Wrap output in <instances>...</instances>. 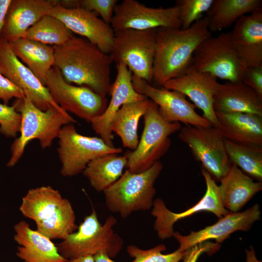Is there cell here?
<instances>
[{"instance_id":"obj_25","label":"cell","mask_w":262,"mask_h":262,"mask_svg":"<svg viewBox=\"0 0 262 262\" xmlns=\"http://www.w3.org/2000/svg\"><path fill=\"white\" fill-rule=\"evenodd\" d=\"M215 112L262 115V97L242 82L219 83L213 98Z\"/></svg>"},{"instance_id":"obj_3","label":"cell","mask_w":262,"mask_h":262,"mask_svg":"<svg viewBox=\"0 0 262 262\" xmlns=\"http://www.w3.org/2000/svg\"><path fill=\"white\" fill-rule=\"evenodd\" d=\"M25 217L35 223L36 230L50 239H65L78 229L70 201L50 186L28 190L19 207Z\"/></svg>"},{"instance_id":"obj_40","label":"cell","mask_w":262,"mask_h":262,"mask_svg":"<svg viewBox=\"0 0 262 262\" xmlns=\"http://www.w3.org/2000/svg\"><path fill=\"white\" fill-rule=\"evenodd\" d=\"M12 0H0V37Z\"/></svg>"},{"instance_id":"obj_21","label":"cell","mask_w":262,"mask_h":262,"mask_svg":"<svg viewBox=\"0 0 262 262\" xmlns=\"http://www.w3.org/2000/svg\"><path fill=\"white\" fill-rule=\"evenodd\" d=\"M231 32L232 45L244 71L262 66V8L241 17Z\"/></svg>"},{"instance_id":"obj_28","label":"cell","mask_w":262,"mask_h":262,"mask_svg":"<svg viewBox=\"0 0 262 262\" xmlns=\"http://www.w3.org/2000/svg\"><path fill=\"white\" fill-rule=\"evenodd\" d=\"M261 8L262 0H214L206 13L208 29L211 33L221 31Z\"/></svg>"},{"instance_id":"obj_7","label":"cell","mask_w":262,"mask_h":262,"mask_svg":"<svg viewBox=\"0 0 262 262\" xmlns=\"http://www.w3.org/2000/svg\"><path fill=\"white\" fill-rule=\"evenodd\" d=\"M144 116V128L136 148L127 152V169L137 173L149 168L159 161L171 145L169 136L181 129L180 123H169L160 116L157 105L150 103Z\"/></svg>"},{"instance_id":"obj_29","label":"cell","mask_w":262,"mask_h":262,"mask_svg":"<svg viewBox=\"0 0 262 262\" xmlns=\"http://www.w3.org/2000/svg\"><path fill=\"white\" fill-rule=\"evenodd\" d=\"M150 99L129 102L123 105L114 115L111 129L120 137L123 146L132 151L139 143L137 128L139 121L145 114Z\"/></svg>"},{"instance_id":"obj_30","label":"cell","mask_w":262,"mask_h":262,"mask_svg":"<svg viewBox=\"0 0 262 262\" xmlns=\"http://www.w3.org/2000/svg\"><path fill=\"white\" fill-rule=\"evenodd\" d=\"M127 162L125 155L106 154L91 161L82 173L96 191L103 192L122 176Z\"/></svg>"},{"instance_id":"obj_2","label":"cell","mask_w":262,"mask_h":262,"mask_svg":"<svg viewBox=\"0 0 262 262\" xmlns=\"http://www.w3.org/2000/svg\"><path fill=\"white\" fill-rule=\"evenodd\" d=\"M210 36L206 16L186 29L157 28L153 67L155 87H162L169 80L187 72L196 48Z\"/></svg>"},{"instance_id":"obj_34","label":"cell","mask_w":262,"mask_h":262,"mask_svg":"<svg viewBox=\"0 0 262 262\" xmlns=\"http://www.w3.org/2000/svg\"><path fill=\"white\" fill-rule=\"evenodd\" d=\"M214 0H177L181 28L186 29L201 19L211 8Z\"/></svg>"},{"instance_id":"obj_13","label":"cell","mask_w":262,"mask_h":262,"mask_svg":"<svg viewBox=\"0 0 262 262\" xmlns=\"http://www.w3.org/2000/svg\"><path fill=\"white\" fill-rule=\"evenodd\" d=\"M110 25L114 31L180 28V9L176 4L168 8H152L136 0H124L115 5Z\"/></svg>"},{"instance_id":"obj_1","label":"cell","mask_w":262,"mask_h":262,"mask_svg":"<svg viewBox=\"0 0 262 262\" xmlns=\"http://www.w3.org/2000/svg\"><path fill=\"white\" fill-rule=\"evenodd\" d=\"M53 48L54 66L67 82L86 87L103 97L110 94L113 62L110 54L103 53L86 38L74 35Z\"/></svg>"},{"instance_id":"obj_12","label":"cell","mask_w":262,"mask_h":262,"mask_svg":"<svg viewBox=\"0 0 262 262\" xmlns=\"http://www.w3.org/2000/svg\"><path fill=\"white\" fill-rule=\"evenodd\" d=\"M178 137L215 181H220L228 172L232 164L224 139L216 128L186 125L180 131Z\"/></svg>"},{"instance_id":"obj_14","label":"cell","mask_w":262,"mask_h":262,"mask_svg":"<svg viewBox=\"0 0 262 262\" xmlns=\"http://www.w3.org/2000/svg\"><path fill=\"white\" fill-rule=\"evenodd\" d=\"M132 83L137 92L157 105L159 114L164 121L182 122L192 126H213L209 121L196 112V106L187 100L181 93L163 87H155L133 75Z\"/></svg>"},{"instance_id":"obj_41","label":"cell","mask_w":262,"mask_h":262,"mask_svg":"<svg viewBox=\"0 0 262 262\" xmlns=\"http://www.w3.org/2000/svg\"><path fill=\"white\" fill-rule=\"evenodd\" d=\"M94 262H115L111 259L108 254L103 251L99 252L93 255Z\"/></svg>"},{"instance_id":"obj_37","label":"cell","mask_w":262,"mask_h":262,"mask_svg":"<svg viewBox=\"0 0 262 262\" xmlns=\"http://www.w3.org/2000/svg\"><path fill=\"white\" fill-rule=\"evenodd\" d=\"M220 245L209 241L197 244L189 247L184 252L183 262H196L200 255L205 252L213 253L217 251Z\"/></svg>"},{"instance_id":"obj_8","label":"cell","mask_w":262,"mask_h":262,"mask_svg":"<svg viewBox=\"0 0 262 262\" xmlns=\"http://www.w3.org/2000/svg\"><path fill=\"white\" fill-rule=\"evenodd\" d=\"M157 29L115 30L110 53L116 65L125 64L133 75L150 84L153 80Z\"/></svg>"},{"instance_id":"obj_23","label":"cell","mask_w":262,"mask_h":262,"mask_svg":"<svg viewBox=\"0 0 262 262\" xmlns=\"http://www.w3.org/2000/svg\"><path fill=\"white\" fill-rule=\"evenodd\" d=\"M14 239L19 245L16 256L24 262H69L62 257L51 239L22 220L16 224Z\"/></svg>"},{"instance_id":"obj_10","label":"cell","mask_w":262,"mask_h":262,"mask_svg":"<svg viewBox=\"0 0 262 262\" xmlns=\"http://www.w3.org/2000/svg\"><path fill=\"white\" fill-rule=\"evenodd\" d=\"M190 70L228 82H242L244 71L232 45L231 32L211 35L202 42L194 53Z\"/></svg>"},{"instance_id":"obj_19","label":"cell","mask_w":262,"mask_h":262,"mask_svg":"<svg viewBox=\"0 0 262 262\" xmlns=\"http://www.w3.org/2000/svg\"><path fill=\"white\" fill-rule=\"evenodd\" d=\"M219 83L210 73L190 70L166 82L163 87L180 92L188 97L203 112L202 116L217 128L219 122L213 107V98Z\"/></svg>"},{"instance_id":"obj_9","label":"cell","mask_w":262,"mask_h":262,"mask_svg":"<svg viewBox=\"0 0 262 262\" xmlns=\"http://www.w3.org/2000/svg\"><path fill=\"white\" fill-rule=\"evenodd\" d=\"M57 138V152L62 165L61 173L65 177H71L82 173L95 159L122 152L121 148L108 145L100 137L79 133L73 124L64 126Z\"/></svg>"},{"instance_id":"obj_4","label":"cell","mask_w":262,"mask_h":262,"mask_svg":"<svg viewBox=\"0 0 262 262\" xmlns=\"http://www.w3.org/2000/svg\"><path fill=\"white\" fill-rule=\"evenodd\" d=\"M13 106L21 115V124L20 135L11 145V156L6 164L9 167L18 163L31 140L38 139L40 147L45 149L51 146L64 126L77 122L61 107L42 111L26 97L16 99Z\"/></svg>"},{"instance_id":"obj_31","label":"cell","mask_w":262,"mask_h":262,"mask_svg":"<svg viewBox=\"0 0 262 262\" xmlns=\"http://www.w3.org/2000/svg\"><path fill=\"white\" fill-rule=\"evenodd\" d=\"M228 157L232 164L259 181L262 180V147L243 145L224 139Z\"/></svg>"},{"instance_id":"obj_5","label":"cell","mask_w":262,"mask_h":262,"mask_svg":"<svg viewBox=\"0 0 262 262\" xmlns=\"http://www.w3.org/2000/svg\"><path fill=\"white\" fill-rule=\"evenodd\" d=\"M163 168V164L158 161L142 172L134 173L127 169L103 191L109 210L118 213L122 218L134 212L149 210L156 193L154 184Z\"/></svg>"},{"instance_id":"obj_15","label":"cell","mask_w":262,"mask_h":262,"mask_svg":"<svg viewBox=\"0 0 262 262\" xmlns=\"http://www.w3.org/2000/svg\"><path fill=\"white\" fill-rule=\"evenodd\" d=\"M205 179L206 191L202 198L195 205L184 212L175 213L165 206L164 201L157 198L153 201L151 214L156 218L154 229L162 240L173 237V225L181 219L201 211H208L221 218L229 211L224 207L220 196L219 186L210 174L201 166Z\"/></svg>"},{"instance_id":"obj_17","label":"cell","mask_w":262,"mask_h":262,"mask_svg":"<svg viewBox=\"0 0 262 262\" xmlns=\"http://www.w3.org/2000/svg\"><path fill=\"white\" fill-rule=\"evenodd\" d=\"M0 65L3 75L23 92L36 107L42 111L60 108L51 98L47 88L33 73L16 56L9 42L0 37Z\"/></svg>"},{"instance_id":"obj_39","label":"cell","mask_w":262,"mask_h":262,"mask_svg":"<svg viewBox=\"0 0 262 262\" xmlns=\"http://www.w3.org/2000/svg\"><path fill=\"white\" fill-rule=\"evenodd\" d=\"M242 82L262 97V66L246 69Z\"/></svg>"},{"instance_id":"obj_35","label":"cell","mask_w":262,"mask_h":262,"mask_svg":"<svg viewBox=\"0 0 262 262\" xmlns=\"http://www.w3.org/2000/svg\"><path fill=\"white\" fill-rule=\"evenodd\" d=\"M21 115L12 105L0 103V132L7 137H15L19 132Z\"/></svg>"},{"instance_id":"obj_18","label":"cell","mask_w":262,"mask_h":262,"mask_svg":"<svg viewBox=\"0 0 262 262\" xmlns=\"http://www.w3.org/2000/svg\"><path fill=\"white\" fill-rule=\"evenodd\" d=\"M260 219V206L255 204L242 212H229L215 224L198 231H191L185 236L176 231L173 237L180 244L178 249L184 252L190 247L210 239H214L218 244L222 243L236 231L248 230L254 222Z\"/></svg>"},{"instance_id":"obj_24","label":"cell","mask_w":262,"mask_h":262,"mask_svg":"<svg viewBox=\"0 0 262 262\" xmlns=\"http://www.w3.org/2000/svg\"><path fill=\"white\" fill-rule=\"evenodd\" d=\"M216 128L223 139L234 143L262 147V115L245 113L215 112Z\"/></svg>"},{"instance_id":"obj_42","label":"cell","mask_w":262,"mask_h":262,"mask_svg":"<svg viewBox=\"0 0 262 262\" xmlns=\"http://www.w3.org/2000/svg\"><path fill=\"white\" fill-rule=\"evenodd\" d=\"M69 262H94L93 255L81 256L69 260Z\"/></svg>"},{"instance_id":"obj_20","label":"cell","mask_w":262,"mask_h":262,"mask_svg":"<svg viewBox=\"0 0 262 262\" xmlns=\"http://www.w3.org/2000/svg\"><path fill=\"white\" fill-rule=\"evenodd\" d=\"M116 66L117 74L111 85V99L103 113L90 122L93 130L111 147L114 146L111 125L116 113L125 104L148 98L135 90L132 83V74L127 66L121 63Z\"/></svg>"},{"instance_id":"obj_11","label":"cell","mask_w":262,"mask_h":262,"mask_svg":"<svg viewBox=\"0 0 262 262\" xmlns=\"http://www.w3.org/2000/svg\"><path fill=\"white\" fill-rule=\"evenodd\" d=\"M44 85L54 102L61 108L89 123L103 114L108 105L105 97L86 87L67 82L54 66L47 74Z\"/></svg>"},{"instance_id":"obj_36","label":"cell","mask_w":262,"mask_h":262,"mask_svg":"<svg viewBox=\"0 0 262 262\" xmlns=\"http://www.w3.org/2000/svg\"><path fill=\"white\" fill-rule=\"evenodd\" d=\"M117 0H79V8L99 15L101 19L110 25Z\"/></svg>"},{"instance_id":"obj_38","label":"cell","mask_w":262,"mask_h":262,"mask_svg":"<svg viewBox=\"0 0 262 262\" xmlns=\"http://www.w3.org/2000/svg\"><path fill=\"white\" fill-rule=\"evenodd\" d=\"M25 97L22 91L9 79L0 73V99L8 105L13 98L21 99Z\"/></svg>"},{"instance_id":"obj_22","label":"cell","mask_w":262,"mask_h":262,"mask_svg":"<svg viewBox=\"0 0 262 262\" xmlns=\"http://www.w3.org/2000/svg\"><path fill=\"white\" fill-rule=\"evenodd\" d=\"M55 4L54 0H12L0 37L9 43L25 38L28 30Z\"/></svg>"},{"instance_id":"obj_27","label":"cell","mask_w":262,"mask_h":262,"mask_svg":"<svg viewBox=\"0 0 262 262\" xmlns=\"http://www.w3.org/2000/svg\"><path fill=\"white\" fill-rule=\"evenodd\" d=\"M9 43L16 56L44 85L46 75L54 64L53 46L25 38Z\"/></svg>"},{"instance_id":"obj_33","label":"cell","mask_w":262,"mask_h":262,"mask_svg":"<svg viewBox=\"0 0 262 262\" xmlns=\"http://www.w3.org/2000/svg\"><path fill=\"white\" fill-rule=\"evenodd\" d=\"M166 249L163 244L147 250L131 245L127 246V251L130 256L134 258L131 262H179L182 259L184 251L178 249L169 254H162V252Z\"/></svg>"},{"instance_id":"obj_6","label":"cell","mask_w":262,"mask_h":262,"mask_svg":"<svg viewBox=\"0 0 262 262\" xmlns=\"http://www.w3.org/2000/svg\"><path fill=\"white\" fill-rule=\"evenodd\" d=\"M116 223V219L111 215L102 225L93 208L91 213L78 227L77 231L68 235L57 245L58 251L68 260L81 256H93L101 251L114 258L124 245L123 240L113 230Z\"/></svg>"},{"instance_id":"obj_44","label":"cell","mask_w":262,"mask_h":262,"mask_svg":"<svg viewBox=\"0 0 262 262\" xmlns=\"http://www.w3.org/2000/svg\"><path fill=\"white\" fill-rule=\"evenodd\" d=\"M0 73H1L2 74H3V71L2 68V67L0 65Z\"/></svg>"},{"instance_id":"obj_16","label":"cell","mask_w":262,"mask_h":262,"mask_svg":"<svg viewBox=\"0 0 262 262\" xmlns=\"http://www.w3.org/2000/svg\"><path fill=\"white\" fill-rule=\"evenodd\" d=\"M48 15L58 18L72 33L86 38L103 53H111L114 30L94 12L82 8H66L55 1Z\"/></svg>"},{"instance_id":"obj_43","label":"cell","mask_w":262,"mask_h":262,"mask_svg":"<svg viewBox=\"0 0 262 262\" xmlns=\"http://www.w3.org/2000/svg\"><path fill=\"white\" fill-rule=\"evenodd\" d=\"M246 251L247 262H262L257 259L253 247L250 246V250H246Z\"/></svg>"},{"instance_id":"obj_26","label":"cell","mask_w":262,"mask_h":262,"mask_svg":"<svg viewBox=\"0 0 262 262\" xmlns=\"http://www.w3.org/2000/svg\"><path fill=\"white\" fill-rule=\"evenodd\" d=\"M219 181L222 202L230 212H238L262 189V181H254L234 164Z\"/></svg>"},{"instance_id":"obj_32","label":"cell","mask_w":262,"mask_h":262,"mask_svg":"<svg viewBox=\"0 0 262 262\" xmlns=\"http://www.w3.org/2000/svg\"><path fill=\"white\" fill-rule=\"evenodd\" d=\"M73 35L62 21L46 15L28 30L25 38L53 46L64 44Z\"/></svg>"}]
</instances>
